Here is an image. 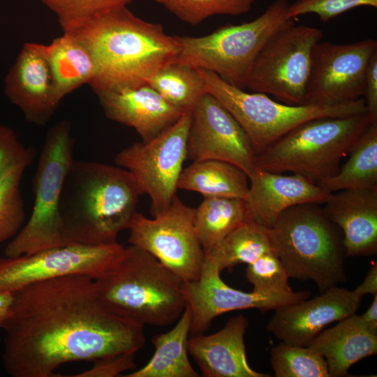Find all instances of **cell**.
<instances>
[{
	"label": "cell",
	"instance_id": "obj_1",
	"mask_svg": "<svg viewBox=\"0 0 377 377\" xmlns=\"http://www.w3.org/2000/svg\"><path fill=\"white\" fill-rule=\"evenodd\" d=\"M3 364L12 377H52L61 365L141 349L144 325L108 310L94 279L73 274L13 293Z\"/></svg>",
	"mask_w": 377,
	"mask_h": 377
},
{
	"label": "cell",
	"instance_id": "obj_2",
	"mask_svg": "<svg viewBox=\"0 0 377 377\" xmlns=\"http://www.w3.org/2000/svg\"><path fill=\"white\" fill-rule=\"evenodd\" d=\"M67 33L93 57L95 75L89 85L94 92L147 84L157 71L176 61L179 52L174 36L166 34L161 24L142 20L126 6Z\"/></svg>",
	"mask_w": 377,
	"mask_h": 377
},
{
	"label": "cell",
	"instance_id": "obj_3",
	"mask_svg": "<svg viewBox=\"0 0 377 377\" xmlns=\"http://www.w3.org/2000/svg\"><path fill=\"white\" fill-rule=\"evenodd\" d=\"M141 195L126 169L74 160L59 202L63 244L117 243L119 232L128 228L138 212Z\"/></svg>",
	"mask_w": 377,
	"mask_h": 377
},
{
	"label": "cell",
	"instance_id": "obj_4",
	"mask_svg": "<svg viewBox=\"0 0 377 377\" xmlns=\"http://www.w3.org/2000/svg\"><path fill=\"white\" fill-rule=\"evenodd\" d=\"M94 283L108 310L143 325L172 324L186 306L183 282L152 255L133 245L124 247Z\"/></svg>",
	"mask_w": 377,
	"mask_h": 377
},
{
	"label": "cell",
	"instance_id": "obj_5",
	"mask_svg": "<svg viewBox=\"0 0 377 377\" xmlns=\"http://www.w3.org/2000/svg\"><path fill=\"white\" fill-rule=\"evenodd\" d=\"M267 229L289 278L312 281L320 293L347 281L343 235L319 204L288 208Z\"/></svg>",
	"mask_w": 377,
	"mask_h": 377
},
{
	"label": "cell",
	"instance_id": "obj_6",
	"mask_svg": "<svg viewBox=\"0 0 377 377\" xmlns=\"http://www.w3.org/2000/svg\"><path fill=\"white\" fill-rule=\"evenodd\" d=\"M376 121L367 113L310 119L258 154L257 168L272 172H290L317 184L338 172L342 158Z\"/></svg>",
	"mask_w": 377,
	"mask_h": 377
},
{
	"label": "cell",
	"instance_id": "obj_7",
	"mask_svg": "<svg viewBox=\"0 0 377 377\" xmlns=\"http://www.w3.org/2000/svg\"><path fill=\"white\" fill-rule=\"evenodd\" d=\"M288 0H274L252 21L226 24L198 37L174 36L179 47L176 61L216 73L244 89L259 52L279 29L292 19Z\"/></svg>",
	"mask_w": 377,
	"mask_h": 377
},
{
	"label": "cell",
	"instance_id": "obj_8",
	"mask_svg": "<svg viewBox=\"0 0 377 377\" xmlns=\"http://www.w3.org/2000/svg\"><path fill=\"white\" fill-rule=\"evenodd\" d=\"M206 93L214 96L233 116L259 154L297 126L324 117H348L367 113L363 98L335 105H291L265 94L246 92L214 73L198 69Z\"/></svg>",
	"mask_w": 377,
	"mask_h": 377
},
{
	"label": "cell",
	"instance_id": "obj_9",
	"mask_svg": "<svg viewBox=\"0 0 377 377\" xmlns=\"http://www.w3.org/2000/svg\"><path fill=\"white\" fill-rule=\"evenodd\" d=\"M74 145L68 120L57 122L47 133L34 177L32 212L25 225L6 246V257H17L63 245L59 202L64 180L74 161Z\"/></svg>",
	"mask_w": 377,
	"mask_h": 377
},
{
	"label": "cell",
	"instance_id": "obj_10",
	"mask_svg": "<svg viewBox=\"0 0 377 377\" xmlns=\"http://www.w3.org/2000/svg\"><path fill=\"white\" fill-rule=\"evenodd\" d=\"M323 37L318 28L289 21L259 52L245 88L288 105H304L312 52Z\"/></svg>",
	"mask_w": 377,
	"mask_h": 377
},
{
	"label": "cell",
	"instance_id": "obj_11",
	"mask_svg": "<svg viewBox=\"0 0 377 377\" xmlns=\"http://www.w3.org/2000/svg\"><path fill=\"white\" fill-rule=\"evenodd\" d=\"M191 121V112H184L173 125L155 138L133 143L114 157L116 165L130 172L141 194L150 198L153 216L164 212L176 195L186 159Z\"/></svg>",
	"mask_w": 377,
	"mask_h": 377
},
{
	"label": "cell",
	"instance_id": "obj_12",
	"mask_svg": "<svg viewBox=\"0 0 377 377\" xmlns=\"http://www.w3.org/2000/svg\"><path fill=\"white\" fill-rule=\"evenodd\" d=\"M195 209L177 194L163 212L149 219L137 212L128 230V242L155 257L182 282L199 279L204 250L194 226Z\"/></svg>",
	"mask_w": 377,
	"mask_h": 377
},
{
	"label": "cell",
	"instance_id": "obj_13",
	"mask_svg": "<svg viewBox=\"0 0 377 377\" xmlns=\"http://www.w3.org/2000/svg\"><path fill=\"white\" fill-rule=\"evenodd\" d=\"M123 249L118 243L71 244L14 258H0V293H13L36 282L73 274L96 279L113 265Z\"/></svg>",
	"mask_w": 377,
	"mask_h": 377
},
{
	"label": "cell",
	"instance_id": "obj_14",
	"mask_svg": "<svg viewBox=\"0 0 377 377\" xmlns=\"http://www.w3.org/2000/svg\"><path fill=\"white\" fill-rule=\"evenodd\" d=\"M376 52L373 38L345 45L319 41L312 52L304 105H335L362 98L367 66Z\"/></svg>",
	"mask_w": 377,
	"mask_h": 377
},
{
	"label": "cell",
	"instance_id": "obj_15",
	"mask_svg": "<svg viewBox=\"0 0 377 377\" xmlns=\"http://www.w3.org/2000/svg\"><path fill=\"white\" fill-rule=\"evenodd\" d=\"M186 158L219 160L241 168L249 177L257 169V155L233 116L212 94L205 93L191 111Z\"/></svg>",
	"mask_w": 377,
	"mask_h": 377
},
{
	"label": "cell",
	"instance_id": "obj_16",
	"mask_svg": "<svg viewBox=\"0 0 377 377\" xmlns=\"http://www.w3.org/2000/svg\"><path fill=\"white\" fill-rule=\"evenodd\" d=\"M182 294L191 312L190 336L204 334L217 316L235 310L263 312L308 298L307 291L250 293L235 289L221 278V272L202 265L198 280L182 283Z\"/></svg>",
	"mask_w": 377,
	"mask_h": 377
},
{
	"label": "cell",
	"instance_id": "obj_17",
	"mask_svg": "<svg viewBox=\"0 0 377 377\" xmlns=\"http://www.w3.org/2000/svg\"><path fill=\"white\" fill-rule=\"evenodd\" d=\"M360 300L353 290L335 286L276 309L267 330L283 342L306 346L326 326L355 314Z\"/></svg>",
	"mask_w": 377,
	"mask_h": 377
},
{
	"label": "cell",
	"instance_id": "obj_18",
	"mask_svg": "<svg viewBox=\"0 0 377 377\" xmlns=\"http://www.w3.org/2000/svg\"><path fill=\"white\" fill-rule=\"evenodd\" d=\"M5 94L29 122L45 125L61 98L56 89L46 45L25 43L5 80Z\"/></svg>",
	"mask_w": 377,
	"mask_h": 377
},
{
	"label": "cell",
	"instance_id": "obj_19",
	"mask_svg": "<svg viewBox=\"0 0 377 377\" xmlns=\"http://www.w3.org/2000/svg\"><path fill=\"white\" fill-rule=\"evenodd\" d=\"M249 179V188L244 199L248 220L267 228L288 208L304 203L321 205L330 194L297 174L284 175L257 168Z\"/></svg>",
	"mask_w": 377,
	"mask_h": 377
},
{
	"label": "cell",
	"instance_id": "obj_20",
	"mask_svg": "<svg viewBox=\"0 0 377 377\" xmlns=\"http://www.w3.org/2000/svg\"><path fill=\"white\" fill-rule=\"evenodd\" d=\"M94 93L108 119L134 128L144 142L170 127L184 113L148 84Z\"/></svg>",
	"mask_w": 377,
	"mask_h": 377
},
{
	"label": "cell",
	"instance_id": "obj_21",
	"mask_svg": "<svg viewBox=\"0 0 377 377\" xmlns=\"http://www.w3.org/2000/svg\"><path fill=\"white\" fill-rule=\"evenodd\" d=\"M249 321L242 315L229 319L219 331L190 336L187 348L204 377H269L249 364L244 335Z\"/></svg>",
	"mask_w": 377,
	"mask_h": 377
},
{
	"label": "cell",
	"instance_id": "obj_22",
	"mask_svg": "<svg viewBox=\"0 0 377 377\" xmlns=\"http://www.w3.org/2000/svg\"><path fill=\"white\" fill-rule=\"evenodd\" d=\"M323 210L342 230L346 256L377 252V189H346L330 194Z\"/></svg>",
	"mask_w": 377,
	"mask_h": 377
},
{
	"label": "cell",
	"instance_id": "obj_23",
	"mask_svg": "<svg viewBox=\"0 0 377 377\" xmlns=\"http://www.w3.org/2000/svg\"><path fill=\"white\" fill-rule=\"evenodd\" d=\"M326 361L330 377L348 376L350 367L377 353V333L355 313L323 330L308 345Z\"/></svg>",
	"mask_w": 377,
	"mask_h": 377
},
{
	"label": "cell",
	"instance_id": "obj_24",
	"mask_svg": "<svg viewBox=\"0 0 377 377\" xmlns=\"http://www.w3.org/2000/svg\"><path fill=\"white\" fill-rule=\"evenodd\" d=\"M191 312L186 306L168 332L155 335L151 342L155 350L150 360L142 368L126 377H198L188 360L187 348L190 337Z\"/></svg>",
	"mask_w": 377,
	"mask_h": 377
},
{
	"label": "cell",
	"instance_id": "obj_25",
	"mask_svg": "<svg viewBox=\"0 0 377 377\" xmlns=\"http://www.w3.org/2000/svg\"><path fill=\"white\" fill-rule=\"evenodd\" d=\"M249 188V177L241 168L219 160L193 161L183 168L177 182V189L198 192L203 197L244 200Z\"/></svg>",
	"mask_w": 377,
	"mask_h": 377
},
{
	"label": "cell",
	"instance_id": "obj_26",
	"mask_svg": "<svg viewBox=\"0 0 377 377\" xmlns=\"http://www.w3.org/2000/svg\"><path fill=\"white\" fill-rule=\"evenodd\" d=\"M47 57L61 99L95 75V64L88 49L72 34L64 32L46 45Z\"/></svg>",
	"mask_w": 377,
	"mask_h": 377
},
{
	"label": "cell",
	"instance_id": "obj_27",
	"mask_svg": "<svg viewBox=\"0 0 377 377\" xmlns=\"http://www.w3.org/2000/svg\"><path fill=\"white\" fill-rule=\"evenodd\" d=\"M348 154L336 175L316 184L329 193L346 189H377V121L360 135Z\"/></svg>",
	"mask_w": 377,
	"mask_h": 377
},
{
	"label": "cell",
	"instance_id": "obj_28",
	"mask_svg": "<svg viewBox=\"0 0 377 377\" xmlns=\"http://www.w3.org/2000/svg\"><path fill=\"white\" fill-rule=\"evenodd\" d=\"M272 250L268 229L247 220L218 244L204 251L202 265L221 272L238 264H251Z\"/></svg>",
	"mask_w": 377,
	"mask_h": 377
},
{
	"label": "cell",
	"instance_id": "obj_29",
	"mask_svg": "<svg viewBox=\"0 0 377 377\" xmlns=\"http://www.w3.org/2000/svg\"><path fill=\"white\" fill-rule=\"evenodd\" d=\"M247 220L245 201L241 198L204 197L195 209V230L204 251L218 244Z\"/></svg>",
	"mask_w": 377,
	"mask_h": 377
},
{
	"label": "cell",
	"instance_id": "obj_30",
	"mask_svg": "<svg viewBox=\"0 0 377 377\" xmlns=\"http://www.w3.org/2000/svg\"><path fill=\"white\" fill-rule=\"evenodd\" d=\"M148 84L182 112H191L206 93L198 69L177 61L157 71Z\"/></svg>",
	"mask_w": 377,
	"mask_h": 377
},
{
	"label": "cell",
	"instance_id": "obj_31",
	"mask_svg": "<svg viewBox=\"0 0 377 377\" xmlns=\"http://www.w3.org/2000/svg\"><path fill=\"white\" fill-rule=\"evenodd\" d=\"M33 158L9 168L0 177V246L12 239L24 223L25 210L20 184L23 174Z\"/></svg>",
	"mask_w": 377,
	"mask_h": 377
},
{
	"label": "cell",
	"instance_id": "obj_32",
	"mask_svg": "<svg viewBox=\"0 0 377 377\" xmlns=\"http://www.w3.org/2000/svg\"><path fill=\"white\" fill-rule=\"evenodd\" d=\"M270 362L276 377H330L324 357L308 346L281 341L272 348Z\"/></svg>",
	"mask_w": 377,
	"mask_h": 377
},
{
	"label": "cell",
	"instance_id": "obj_33",
	"mask_svg": "<svg viewBox=\"0 0 377 377\" xmlns=\"http://www.w3.org/2000/svg\"><path fill=\"white\" fill-rule=\"evenodd\" d=\"M180 20L196 26L214 15H239L249 12L256 0H154Z\"/></svg>",
	"mask_w": 377,
	"mask_h": 377
},
{
	"label": "cell",
	"instance_id": "obj_34",
	"mask_svg": "<svg viewBox=\"0 0 377 377\" xmlns=\"http://www.w3.org/2000/svg\"><path fill=\"white\" fill-rule=\"evenodd\" d=\"M133 0H41L57 17L64 32L74 30L107 12L126 6Z\"/></svg>",
	"mask_w": 377,
	"mask_h": 377
},
{
	"label": "cell",
	"instance_id": "obj_35",
	"mask_svg": "<svg viewBox=\"0 0 377 377\" xmlns=\"http://www.w3.org/2000/svg\"><path fill=\"white\" fill-rule=\"evenodd\" d=\"M246 277L258 293H285L293 289L288 284V274L274 251L265 253L249 264Z\"/></svg>",
	"mask_w": 377,
	"mask_h": 377
},
{
	"label": "cell",
	"instance_id": "obj_36",
	"mask_svg": "<svg viewBox=\"0 0 377 377\" xmlns=\"http://www.w3.org/2000/svg\"><path fill=\"white\" fill-rule=\"evenodd\" d=\"M377 8V0H296L289 3V19L306 14H315L323 22L330 20L359 6Z\"/></svg>",
	"mask_w": 377,
	"mask_h": 377
},
{
	"label": "cell",
	"instance_id": "obj_37",
	"mask_svg": "<svg viewBox=\"0 0 377 377\" xmlns=\"http://www.w3.org/2000/svg\"><path fill=\"white\" fill-rule=\"evenodd\" d=\"M33 157L32 149L22 145L15 132L0 124V177L12 165Z\"/></svg>",
	"mask_w": 377,
	"mask_h": 377
},
{
	"label": "cell",
	"instance_id": "obj_38",
	"mask_svg": "<svg viewBox=\"0 0 377 377\" xmlns=\"http://www.w3.org/2000/svg\"><path fill=\"white\" fill-rule=\"evenodd\" d=\"M133 352L122 353L94 360V366L76 377H114L127 370L135 369Z\"/></svg>",
	"mask_w": 377,
	"mask_h": 377
},
{
	"label": "cell",
	"instance_id": "obj_39",
	"mask_svg": "<svg viewBox=\"0 0 377 377\" xmlns=\"http://www.w3.org/2000/svg\"><path fill=\"white\" fill-rule=\"evenodd\" d=\"M364 97L367 114L377 120V52L372 55L367 66Z\"/></svg>",
	"mask_w": 377,
	"mask_h": 377
},
{
	"label": "cell",
	"instance_id": "obj_40",
	"mask_svg": "<svg viewBox=\"0 0 377 377\" xmlns=\"http://www.w3.org/2000/svg\"><path fill=\"white\" fill-rule=\"evenodd\" d=\"M353 292L360 298L367 294H377V264L375 263L369 269L364 281L357 286Z\"/></svg>",
	"mask_w": 377,
	"mask_h": 377
},
{
	"label": "cell",
	"instance_id": "obj_41",
	"mask_svg": "<svg viewBox=\"0 0 377 377\" xmlns=\"http://www.w3.org/2000/svg\"><path fill=\"white\" fill-rule=\"evenodd\" d=\"M360 318L370 330L377 333V294L374 295L371 304Z\"/></svg>",
	"mask_w": 377,
	"mask_h": 377
},
{
	"label": "cell",
	"instance_id": "obj_42",
	"mask_svg": "<svg viewBox=\"0 0 377 377\" xmlns=\"http://www.w3.org/2000/svg\"><path fill=\"white\" fill-rule=\"evenodd\" d=\"M13 300V293H0V327L2 328L8 318Z\"/></svg>",
	"mask_w": 377,
	"mask_h": 377
}]
</instances>
